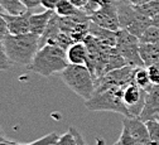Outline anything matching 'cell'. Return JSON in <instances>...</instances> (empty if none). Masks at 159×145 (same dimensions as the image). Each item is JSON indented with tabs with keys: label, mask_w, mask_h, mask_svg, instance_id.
<instances>
[{
	"label": "cell",
	"mask_w": 159,
	"mask_h": 145,
	"mask_svg": "<svg viewBox=\"0 0 159 145\" xmlns=\"http://www.w3.org/2000/svg\"><path fill=\"white\" fill-rule=\"evenodd\" d=\"M89 18H90V20L92 23L97 24L98 27L111 29V30H119L120 29L115 0H110V2H107L98 10H96L91 15H89Z\"/></svg>",
	"instance_id": "7"
},
{
	"label": "cell",
	"mask_w": 159,
	"mask_h": 145,
	"mask_svg": "<svg viewBox=\"0 0 159 145\" xmlns=\"http://www.w3.org/2000/svg\"><path fill=\"white\" fill-rule=\"evenodd\" d=\"M152 24L159 28V14H157L155 16H153V18H152Z\"/></svg>",
	"instance_id": "32"
},
{
	"label": "cell",
	"mask_w": 159,
	"mask_h": 145,
	"mask_svg": "<svg viewBox=\"0 0 159 145\" xmlns=\"http://www.w3.org/2000/svg\"><path fill=\"white\" fill-rule=\"evenodd\" d=\"M159 115V85L152 84V86L145 90V101L144 107L140 112V117L143 121H148L155 119Z\"/></svg>",
	"instance_id": "10"
},
{
	"label": "cell",
	"mask_w": 159,
	"mask_h": 145,
	"mask_svg": "<svg viewBox=\"0 0 159 145\" xmlns=\"http://www.w3.org/2000/svg\"><path fill=\"white\" fill-rule=\"evenodd\" d=\"M67 66L66 49L56 44H44L37 51L28 70L43 77H49L54 73H61Z\"/></svg>",
	"instance_id": "2"
},
{
	"label": "cell",
	"mask_w": 159,
	"mask_h": 145,
	"mask_svg": "<svg viewBox=\"0 0 159 145\" xmlns=\"http://www.w3.org/2000/svg\"><path fill=\"white\" fill-rule=\"evenodd\" d=\"M58 138L59 135L57 133H49L42 138H39L32 143H28V144H23V145H56L57 141H58Z\"/></svg>",
	"instance_id": "22"
},
{
	"label": "cell",
	"mask_w": 159,
	"mask_h": 145,
	"mask_svg": "<svg viewBox=\"0 0 159 145\" xmlns=\"http://www.w3.org/2000/svg\"><path fill=\"white\" fill-rule=\"evenodd\" d=\"M4 9L0 4V71H8L11 67V62L9 61L5 49H4V39L8 34V28L4 19Z\"/></svg>",
	"instance_id": "14"
},
{
	"label": "cell",
	"mask_w": 159,
	"mask_h": 145,
	"mask_svg": "<svg viewBox=\"0 0 159 145\" xmlns=\"http://www.w3.org/2000/svg\"><path fill=\"white\" fill-rule=\"evenodd\" d=\"M134 82L144 90H148L152 86L147 67H136L135 73H134Z\"/></svg>",
	"instance_id": "18"
},
{
	"label": "cell",
	"mask_w": 159,
	"mask_h": 145,
	"mask_svg": "<svg viewBox=\"0 0 159 145\" xmlns=\"http://www.w3.org/2000/svg\"><path fill=\"white\" fill-rule=\"evenodd\" d=\"M63 84L82 100H89L95 92V78L86 65H71L59 73Z\"/></svg>",
	"instance_id": "4"
},
{
	"label": "cell",
	"mask_w": 159,
	"mask_h": 145,
	"mask_svg": "<svg viewBox=\"0 0 159 145\" xmlns=\"http://www.w3.org/2000/svg\"><path fill=\"white\" fill-rule=\"evenodd\" d=\"M68 130L73 134V136L76 138V141H77V144H78V145H86V143H85V140H84V138H82L81 133H80L77 129H75L73 126H71Z\"/></svg>",
	"instance_id": "28"
},
{
	"label": "cell",
	"mask_w": 159,
	"mask_h": 145,
	"mask_svg": "<svg viewBox=\"0 0 159 145\" xmlns=\"http://www.w3.org/2000/svg\"><path fill=\"white\" fill-rule=\"evenodd\" d=\"M89 33L93 35L98 42H101L105 46L109 47H116V40H117V30L106 29L102 27H98L97 24L92 23L90 20L89 24Z\"/></svg>",
	"instance_id": "12"
},
{
	"label": "cell",
	"mask_w": 159,
	"mask_h": 145,
	"mask_svg": "<svg viewBox=\"0 0 159 145\" xmlns=\"http://www.w3.org/2000/svg\"><path fill=\"white\" fill-rule=\"evenodd\" d=\"M117 141L120 143V145H138L136 141L133 139V136L129 134V131L125 128H123L121 135H120V138H119Z\"/></svg>",
	"instance_id": "25"
},
{
	"label": "cell",
	"mask_w": 159,
	"mask_h": 145,
	"mask_svg": "<svg viewBox=\"0 0 159 145\" xmlns=\"http://www.w3.org/2000/svg\"><path fill=\"white\" fill-rule=\"evenodd\" d=\"M114 145H120V143H119V141H116V143H115Z\"/></svg>",
	"instance_id": "34"
},
{
	"label": "cell",
	"mask_w": 159,
	"mask_h": 145,
	"mask_svg": "<svg viewBox=\"0 0 159 145\" xmlns=\"http://www.w3.org/2000/svg\"><path fill=\"white\" fill-rule=\"evenodd\" d=\"M58 3H59V0H42L41 5L47 10H53L54 11V9H56Z\"/></svg>",
	"instance_id": "26"
},
{
	"label": "cell",
	"mask_w": 159,
	"mask_h": 145,
	"mask_svg": "<svg viewBox=\"0 0 159 145\" xmlns=\"http://www.w3.org/2000/svg\"><path fill=\"white\" fill-rule=\"evenodd\" d=\"M135 70H136V67H133L129 65L112 70V71L105 73L104 76L95 79V90L106 88V87H111V86L124 87V86L129 85L130 82H134Z\"/></svg>",
	"instance_id": "6"
},
{
	"label": "cell",
	"mask_w": 159,
	"mask_h": 145,
	"mask_svg": "<svg viewBox=\"0 0 159 145\" xmlns=\"http://www.w3.org/2000/svg\"><path fill=\"white\" fill-rule=\"evenodd\" d=\"M41 2H42V0H22L23 5H24L25 9H28V10H33V9H35L37 7H39V5H41Z\"/></svg>",
	"instance_id": "27"
},
{
	"label": "cell",
	"mask_w": 159,
	"mask_h": 145,
	"mask_svg": "<svg viewBox=\"0 0 159 145\" xmlns=\"http://www.w3.org/2000/svg\"><path fill=\"white\" fill-rule=\"evenodd\" d=\"M123 88L120 86H111L95 90L91 98L85 101L86 109L90 111H112L131 117L123 101Z\"/></svg>",
	"instance_id": "3"
},
{
	"label": "cell",
	"mask_w": 159,
	"mask_h": 145,
	"mask_svg": "<svg viewBox=\"0 0 159 145\" xmlns=\"http://www.w3.org/2000/svg\"><path fill=\"white\" fill-rule=\"evenodd\" d=\"M147 70H148V75H149L152 84L159 85V63L152 65V66L147 67Z\"/></svg>",
	"instance_id": "24"
},
{
	"label": "cell",
	"mask_w": 159,
	"mask_h": 145,
	"mask_svg": "<svg viewBox=\"0 0 159 145\" xmlns=\"http://www.w3.org/2000/svg\"><path fill=\"white\" fill-rule=\"evenodd\" d=\"M53 14H54L53 10H47V9H44V11H42V13H32V15L29 18L30 33L41 37L44 33Z\"/></svg>",
	"instance_id": "13"
},
{
	"label": "cell",
	"mask_w": 159,
	"mask_h": 145,
	"mask_svg": "<svg viewBox=\"0 0 159 145\" xmlns=\"http://www.w3.org/2000/svg\"><path fill=\"white\" fill-rule=\"evenodd\" d=\"M82 11H84L82 9L75 7L70 0H59V3L57 4V7L54 9V13L58 16H73V15H77Z\"/></svg>",
	"instance_id": "17"
},
{
	"label": "cell",
	"mask_w": 159,
	"mask_h": 145,
	"mask_svg": "<svg viewBox=\"0 0 159 145\" xmlns=\"http://www.w3.org/2000/svg\"><path fill=\"white\" fill-rule=\"evenodd\" d=\"M70 2H71L75 7H77V8H80V9H84V8L86 7V4H87L89 0H70Z\"/></svg>",
	"instance_id": "29"
},
{
	"label": "cell",
	"mask_w": 159,
	"mask_h": 145,
	"mask_svg": "<svg viewBox=\"0 0 159 145\" xmlns=\"http://www.w3.org/2000/svg\"><path fill=\"white\" fill-rule=\"evenodd\" d=\"M56 145H78V144H77L76 138L73 136V134L68 130V131H66L65 134L59 135L58 141H57Z\"/></svg>",
	"instance_id": "23"
},
{
	"label": "cell",
	"mask_w": 159,
	"mask_h": 145,
	"mask_svg": "<svg viewBox=\"0 0 159 145\" xmlns=\"http://www.w3.org/2000/svg\"><path fill=\"white\" fill-rule=\"evenodd\" d=\"M147 126H148L152 145H159V120L157 117L152 119V120H148Z\"/></svg>",
	"instance_id": "21"
},
{
	"label": "cell",
	"mask_w": 159,
	"mask_h": 145,
	"mask_svg": "<svg viewBox=\"0 0 159 145\" xmlns=\"http://www.w3.org/2000/svg\"><path fill=\"white\" fill-rule=\"evenodd\" d=\"M32 10H25L20 14H8L4 13V19L7 23L8 33L10 34H25L29 33V18L32 15Z\"/></svg>",
	"instance_id": "11"
},
{
	"label": "cell",
	"mask_w": 159,
	"mask_h": 145,
	"mask_svg": "<svg viewBox=\"0 0 159 145\" xmlns=\"http://www.w3.org/2000/svg\"><path fill=\"white\" fill-rule=\"evenodd\" d=\"M123 101L130 116H140L145 101V90L135 82H130L123 88Z\"/></svg>",
	"instance_id": "8"
},
{
	"label": "cell",
	"mask_w": 159,
	"mask_h": 145,
	"mask_svg": "<svg viewBox=\"0 0 159 145\" xmlns=\"http://www.w3.org/2000/svg\"><path fill=\"white\" fill-rule=\"evenodd\" d=\"M139 52L144 63V67L159 63V44L157 43H143L139 44Z\"/></svg>",
	"instance_id": "16"
},
{
	"label": "cell",
	"mask_w": 159,
	"mask_h": 145,
	"mask_svg": "<svg viewBox=\"0 0 159 145\" xmlns=\"http://www.w3.org/2000/svg\"><path fill=\"white\" fill-rule=\"evenodd\" d=\"M67 61L71 65H86L87 59V48L84 42H75L71 44L67 51Z\"/></svg>",
	"instance_id": "15"
},
{
	"label": "cell",
	"mask_w": 159,
	"mask_h": 145,
	"mask_svg": "<svg viewBox=\"0 0 159 145\" xmlns=\"http://www.w3.org/2000/svg\"><path fill=\"white\" fill-rule=\"evenodd\" d=\"M2 136H4V134H3V130L0 129V138H2Z\"/></svg>",
	"instance_id": "33"
},
{
	"label": "cell",
	"mask_w": 159,
	"mask_h": 145,
	"mask_svg": "<svg viewBox=\"0 0 159 145\" xmlns=\"http://www.w3.org/2000/svg\"><path fill=\"white\" fill-rule=\"evenodd\" d=\"M0 145H23V143H16V141L8 140V139L3 138V140H0Z\"/></svg>",
	"instance_id": "31"
},
{
	"label": "cell",
	"mask_w": 159,
	"mask_h": 145,
	"mask_svg": "<svg viewBox=\"0 0 159 145\" xmlns=\"http://www.w3.org/2000/svg\"><path fill=\"white\" fill-rule=\"evenodd\" d=\"M3 138H4V136H2V138H0V140H3Z\"/></svg>",
	"instance_id": "35"
},
{
	"label": "cell",
	"mask_w": 159,
	"mask_h": 145,
	"mask_svg": "<svg viewBox=\"0 0 159 145\" xmlns=\"http://www.w3.org/2000/svg\"><path fill=\"white\" fill-rule=\"evenodd\" d=\"M157 119H158V120H159V115H158V116H157Z\"/></svg>",
	"instance_id": "36"
},
{
	"label": "cell",
	"mask_w": 159,
	"mask_h": 145,
	"mask_svg": "<svg viewBox=\"0 0 159 145\" xmlns=\"http://www.w3.org/2000/svg\"><path fill=\"white\" fill-rule=\"evenodd\" d=\"M0 4H2L4 11L8 14H20L28 10L23 5L22 0H0Z\"/></svg>",
	"instance_id": "19"
},
{
	"label": "cell",
	"mask_w": 159,
	"mask_h": 145,
	"mask_svg": "<svg viewBox=\"0 0 159 145\" xmlns=\"http://www.w3.org/2000/svg\"><path fill=\"white\" fill-rule=\"evenodd\" d=\"M139 39H140V42H143V43H157V44H159V28L153 25V24L149 25Z\"/></svg>",
	"instance_id": "20"
},
{
	"label": "cell",
	"mask_w": 159,
	"mask_h": 145,
	"mask_svg": "<svg viewBox=\"0 0 159 145\" xmlns=\"http://www.w3.org/2000/svg\"><path fill=\"white\" fill-rule=\"evenodd\" d=\"M128 2L133 5H135V7H140V5H144L149 2H152V0H128Z\"/></svg>",
	"instance_id": "30"
},
{
	"label": "cell",
	"mask_w": 159,
	"mask_h": 145,
	"mask_svg": "<svg viewBox=\"0 0 159 145\" xmlns=\"http://www.w3.org/2000/svg\"><path fill=\"white\" fill-rule=\"evenodd\" d=\"M4 49L11 65L28 67L39 49V37L30 32L16 35L8 33L4 39Z\"/></svg>",
	"instance_id": "1"
},
{
	"label": "cell",
	"mask_w": 159,
	"mask_h": 145,
	"mask_svg": "<svg viewBox=\"0 0 159 145\" xmlns=\"http://www.w3.org/2000/svg\"><path fill=\"white\" fill-rule=\"evenodd\" d=\"M139 44L140 39L136 35L131 34L126 29L117 30V40H116V49L126 61V63L133 67H144V63L139 52Z\"/></svg>",
	"instance_id": "5"
},
{
	"label": "cell",
	"mask_w": 159,
	"mask_h": 145,
	"mask_svg": "<svg viewBox=\"0 0 159 145\" xmlns=\"http://www.w3.org/2000/svg\"><path fill=\"white\" fill-rule=\"evenodd\" d=\"M123 128H125L129 131V134L133 136L138 145H152L147 122L143 121L139 116H124Z\"/></svg>",
	"instance_id": "9"
}]
</instances>
